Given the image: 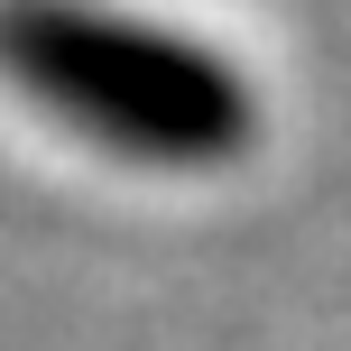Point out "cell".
<instances>
[{
    "label": "cell",
    "instance_id": "6da1fadb",
    "mask_svg": "<svg viewBox=\"0 0 351 351\" xmlns=\"http://www.w3.org/2000/svg\"><path fill=\"white\" fill-rule=\"evenodd\" d=\"M0 47H10V65L65 121L102 130V139L139 148V158H222V148L250 139V93L204 47H176V37L121 28V19L65 10V0L10 10Z\"/></svg>",
    "mask_w": 351,
    "mask_h": 351
}]
</instances>
